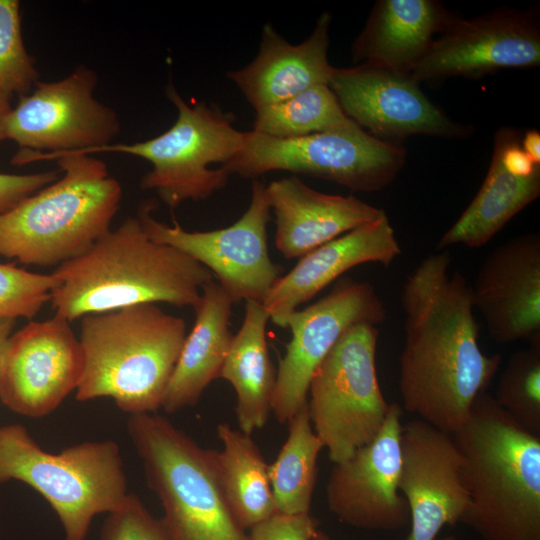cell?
Masks as SVG:
<instances>
[{
    "label": "cell",
    "mask_w": 540,
    "mask_h": 540,
    "mask_svg": "<svg viewBox=\"0 0 540 540\" xmlns=\"http://www.w3.org/2000/svg\"><path fill=\"white\" fill-rule=\"evenodd\" d=\"M451 262L447 251L432 253L403 284L399 392L405 410L452 435L486 392L502 357L482 352L471 286L458 270L449 274Z\"/></svg>",
    "instance_id": "1"
},
{
    "label": "cell",
    "mask_w": 540,
    "mask_h": 540,
    "mask_svg": "<svg viewBox=\"0 0 540 540\" xmlns=\"http://www.w3.org/2000/svg\"><path fill=\"white\" fill-rule=\"evenodd\" d=\"M52 273L54 314L69 322L144 303L194 307L202 287L214 279L184 252L153 240L138 217H128Z\"/></svg>",
    "instance_id": "2"
},
{
    "label": "cell",
    "mask_w": 540,
    "mask_h": 540,
    "mask_svg": "<svg viewBox=\"0 0 540 540\" xmlns=\"http://www.w3.org/2000/svg\"><path fill=\"white\" fill-rule=\"evenodd\" d=\"M452 437L468 496L460 523L481 540H540V435L483 392Z\"/></svg>",
    "instance_id": "3"
},
{
    "label": "cell",
    "mask_w": 540,
    "mask_h": 540,
    "mask_svg": "<svg viewBox=\"0 0 540 540\" xmlns=\"http://www.w3.org/2000/svg\"><path fill=\"white\" fill-rule=\"evenodd\" d=\"M186 335L183 318L153 303L83 316L77 400L107 397L129 415L155 412Z\"/></svg>",
    "instance_id": "4"
},
{
    "label": "cell",
    "mask_w": 540,
    "mask_h": 540,
    "mask_svg": "<svg viewBox=\"0 0 540 540\" xmlns=\"http://www.w3.org/2000/svg\"><path fill=\"white\" fill-rule=\"evenodd\" d=\"M56 159L60 178L0 214V256L58 267L110 230L122 187L105 162L85 154Z\"/></svg>",
    "instance_id": "5"
},
{
    "label": "cell",
    "mask_w": 540,
    "mask_h": 540,
    "mask_svg": "<svg viewBox=\"0 0 540 540\" xmlns=\"http://www.w3.org/2000/svg\"><path fill=\"white\" fill-rule=\"evenodd\" d=\"M11 480L46 500L65 540H85L94 517L116 511L128 495L115 441H86L50 453L20 424L0 426V483Z\"/></svg>",
    "instance_id": "6"
},
{
    "label": "cell",
    "mask_w": 540,
    "mask_h": 540,
    "mask_svg": "<svg viewBox=\"0 0 540 540\" xmlns=\"http://www.w3.org/2000/svg\"><path fill=\"white\" fill-rule=\"evenodd\" d=\"M127 432L173 540H247L224 496L217 451L200 447L152 413L129 415Z\"/></svg>",
    "instance_id": "7"
},
{
    "label": "cell",
    "mask_w": 540,
    "mask_h": 540,
    "mask_svg": "<svg viewBox=\"0 0 540 540\" xmlns=\"http://www.w3.org/2000/svg\"><path fill=\"white\" fill-rule=\"evenodd\" d=\"M165 92L178 112L170 129L152 139L110 144L95 153H126L149 161L152 169L140 187L154 191L173 209L185 201L205 200L227 185L229 175L221 167L209 166L230 161L243 146L244 132L234 127L233 113L213 103L189 105L172 83Z\"/></svg>",
    "instance_id": "8"
},
{
    "label": "cell",
    "mask_w": 540,
    "mask_h": 540,
    "mask_svg": "<svg viewBox=\"0 0 540 540\" xmlns=\"http://www.w3.org/2000/svg\"><path fill=\"white\" fill-rule=\"evenodd\" d=\"M377 325L348 328L314 372L308 390L313 429L333 464L350 458L381 430L390 404L381 391Z\"/></svg>",
    "instance_id": "9"
},
{
    "label": "cell",
    "mask_w": 540,
    "mask_h": 540,
    "mask_svg": "<svg viewBox=\"0 0 540 540\" xmlns=\"http://www.w3.org/2000/svg\"><path fill=\"white\" fill-rule=\"evenodd\" d=\"M407 152L400 143L381 140L361 127L273 138L244 132L241 150L222 169L229 175L259 179L272 171H288L338 183L354 191L375 192L393 182Z\"/></svg>",
    "instance_id": "10"
},
{
    "label": "cell",
    "mask_w": 540,
    "mask_h": 540,
    "mask_svg": "<svg viewBox=\"0 0 540 540\" xmlns=\"http://www.w3.org/2000/svg\"><path fill=\"white\" fill-rule=\"evenodd\" d=\"M97 75L85 65L54 82L38 81L20 96L5 124V139L22 149L12 163L23 165L68 154H93L120 131L117 113L94 97Z\"/></svg>",
    "instance_id": "11"
},
{
    "label": "cell",
    "mask_w": 540,
    "mask_h": 540,
    "mask_svg": "<svg viewBox=\"0 0 540 540\" xmlns=\"http://www.w3.org/2000/svg\"><path fill=\"white\" fill-rule=\"evenodd\" d=\"M265 186L259 179L252 180L247 210L226 228L187 231L176 221L168 225L153 218L151 202L141 204L137 217L153 240L179 249L206 267L234 303H262L284 272L268 251L270 207Z\"/></svg>",
    "instance_id": "12"
},
{
    "label": "cell",
    "mask_w": 540,
    "mask_h": 540,
    "mask_svg": "<svg viewBox=\"0 0 540 540\" xmlns=\"http://www.w3.org/2000/svg\"><path fill=\"white\" fill-rule=\"evenodd\" d=\"M387 310L368 282L339 279L332 290L308 307L289 315L291 339L276 372L271 411L286 424L307 403L311 378L317 367L351 326L378 325Z\"/></svg>",
    "instance_id": "13"
},
{
    "label": "cell",
    "mask_w": 540,
    "mask_h": 540,
    "mask_svg": "<svg viewBox=\"0 0 540 540\" xmlns=\"http://www.w3.org/2000/svg\"><path fill=\"white\" fill-rule=\"evenodd\" d=\"M540 65L539 10L501 8L472 19L455 18L412 71L418 82L477 79L502 69Z\"/></svg>",
    "instance_id": "14"
},
{
    "label": "cell",
    "mask_w": 540,
    "mask_h": 540,
    "mask_svg": "<svg viewBox=\"0 0 540 540\" xmlns=\"http://www.w3.org/2000/svg\"><path fill=\"white\" fill-rule=\"evenodd\" d=\"M84 361L70 322L54 314L12 333L0 352V401L31 418L53 412L76 391Z\"/></svg>",
    "instance_id": "15"
},
{
    "label": "cell",
    "mask_w": 540,
    "mask_h": 540,
    "mask_svg": "<svg viewBox=\"0 0 540 540\" xmlns=\"http://www.w3.org/2000/svg\"><path fill=\"white\" fill-rule=\"evenodd\" d=\"M328 86L346 115L368 133L400 143L411 135L465 138L469 125L449 118L421 90L411 73L358 64L335 68Z\"/></svg>",
    "instance_id": "16"
},
{
    "label": "cell",
    "mask_w": 540,
    "mask_h": 540,
    "mask_svg": "<svg viewBox=\"0 0 540 540\" xmlns=\"http://www.w3.org/2000/svg\"><path fill=\"white\" fill-rule=\"evenodd\" d=\"M402 407L393 402L379 433L347 460L334 464L326 485L330 511L343 523L365 530L408 525V504L398 489Z\"/></svg>",
    "instance_id": "17"
},
{
    "label": "cell",
    "mask_w": 540,
    "mask_h": 540,
    "mask_svg": "<svg viewBox=\"0 0 540 540\" xmlns=\"http://www.w3.org/2000/svg\"><path fill=\"white\" fill-rule=\"evenodd\" d=\"M400 447L398 489L410 513L407 540H436L467 508L462 454L451 434L421 419L402 424Z\"/></svg>",
    "instance_id": "18"
},
{
    "label": "cell",
    "mask_w": 540,
    "mask_h": 540,
    "mask_svg": "<svg viewBox=\"0 0 540 540\" xmlns=\"http://www.w3.org/2000/svg\"><path fill=\"white\" fill-rule=\"evenodd\" d=\"M471 290L495 342L540 339L539 233L516 236L492 250Z\"/></svg>",
    "instance_id": "19"
},
{
    "label": "cell",
    "mask_w": 540,
    "mask_h": 540,
    "mask_svg": "<svg viewBox=\"0 0 540 540\" xmlns=\"http://www.w3.org/2000/svg\"><path fill=\"white\" fill-rule=\"evenodd\" d=\"M539 196L540 164L524 152L514 128L501 127L495 132L492 159L480 189L441 236L437 249L482 247Z\"/></svg>",
    "instance_id": "20"
},
{
    "label": "cell",
    "mask_w": 540,
    "mask_h": 540,
    "mask_svg": "<svg viewBox=\"0 0 540 540\" xmlns=\"http://www.w3.org/2000/svg\"><path fill=\"white\" fill-rule=\"evenodd\" d=\"M401 253L395 230L384 212L299 258L276 281L262 304L273 323L284 328L291 313L348 270L370 262L389 266Z\"/></svg>",
    "instance_id": "21"
},
{
    "label": "cell",
    "mask_w": 540,
    "mask_h": 540,
    "mask_svg": "<svg viewBox=\"0 0 540 540\" xmlns=\"http://www.w3.org/2000/svg\"><path fill=\"white\" fill-rule=\"evenodd\" d=\"M265 198L275 216V246L287 259L301 258L385 212L352 195L316 191L295 175L265 186Z\"/></svg>",
    "instance_id": "22"
},
{
    "label": "cell",
    "mask_w": 540,
    "mask_h": 540,
    "mask_svg": "<svg viewBox=\"0 0 540 540\" xmlns=\"http://www.w3.org/2000/svg\"><path fill=\"white\" fill-rule=\"evenodd\" d=\"M331 15L323 12L311 35L291 44L268 23L259 51L245 67L227 72L255 111L289 99L313 86L327 84L334 67L328 59Z\"/></svg>",
    "instance_id": "23"
},
{
    "label": "cell",
    "mask_w": 540,
    "mask_h": 540,
    "mask_svg": "<svg viewBox=\"0 0 540 540\" xmlns=\"http://www.w3.org/2000/svg\"><path fill=\"white\" fill-rule=\"evenodd\" d=\"M456 17L435 0H379L351 47L355 63L412 73Z\"/></svg>",
    "instance_id": "24"
},
{
    "label": "cell",
    "mask_w": 540,
    "mask_h": 540,
    "mask_svg": "<svg viewBox=\"0 0 540 540\" xmlns=\"http://www.w3.org/2000/svg\"><path fill=\"white\" fill-rule=\"evenodd\" d=\"M225 289L214 279L202 287L193 307L195 322L186 335L168 382L161 407L168 413L194 406L206 387L219 378L233 334L232 305Z\"/></svg>",
    "instance_id": "25"
},
{
    "label": "cell",
    "mask_w": 540,
    "mask_h": 540,
    "mask_svg": "<svg viewBox=\"0 0 540 540\" xmlns=\"http://www.w3.org/2000/svg\"><path fill=\"white\" fill-rule=\"evenodd\" d=\"M269 320L262 303L246 302L242 325L233 335L219 375L234 388L239 430L248 435L265 425L271 411L276 372L266 341Z\"/></svg>",
    "instance_id": "26"
},
{
    "label": "cell",
    "mask_w": 540,
    "mask_h": 540,
    "mask_svg": "<svg viewBox=\"0 0 540 540\" xmlns=\"http://www.w3.org/2000/svg\"><path fill=\"white\" fill-rule=\"evenodd\" d=\"M217 434L223 450L217 452L221 486L228 506L243 530L276 512L268 464L251 435L220 423Z\"/></svg>",
    "instance_id": "27"
},
{
    "label": "cell",
    "mask_w": 540,
    "mask_h": 540,
    "mask_svg": "<svg viewBox=\"0 0 540 540\" xmlns=\"http://www.w3.org/2000/svg\"><path fill=\"white\" fill-rule=\"evenodd\" d=\"M287 424V440L275 461L268 465L276 512L308 513L317 479V461L324 445L313 429L308 403Z\"/></svg>",
    "instance_id": "28"
},
{
    "label": "cell",
    "mask_w": 540,
    "mask_h": 540,
    "mask_svg": "<svg viewBox=\"0 0 540 540\" xmlns=\"http://www.w3.org/2000/svg\"><path fill=\"white\" fill-rule=\"evenodd\" d=\"M256 112L253 131L273 138H299L359 128L327 84L313 86Z\"/></svg>",
    "instance_id": "29"
},
{
    "label": "cell",
    "mask_w": 540,
    "mask_h": 540,
    "mask_svg": "<svg viewBox=\"0 0 540 540\" xmlns=\"http://www.w3.org/2000/svg\"><path fill=\"white\" fill-rule=\"evenodd\" d=\"M529 343L510 356L493 398L518 424L540 435V339Z\"/></svg>",
    "instance_id": "30"
},
{
    "label": "cell",
    "mask_w": 540,
    "mask_h": 540,
    "mask_svg": "<svg viewBox=\"0 0 540 540\" xmlns=\"http://www.w3.org/2000/svg\"><path fill=\"white\" fill-rule=\"evenodd\" d=\"M38 81L35 59L23 42L19 2L0 0V91L24 96Z\"/></svg>",
    "instance_id": "31"
},
{
    "label": "cell",
    "mask_w": 540,
    "mask_h": 540,
    "mask_svg": "<svg viewBox=\"0 0 540 540\" xmlns=\"http://www.w3.org/2000/svg\"><path fill=\"white\" fill-rule=\"evenodd\" d=\"M56 284L53 273H34L14 263H0V318H33L50 301Z\"/></svg>",
    "instance_id": "32"
},
{
    "label": "cell",
    "mask_w": 540,
    "mask_h": 540,
    "mask_svg": "<svg viewBox=\"0 0 540 540\" xmlns=\"http://www.w3.org/2000/svg\"><path fill=\"white\" fill-rule=\"evenodd\" d=\"M99 540H173L161 519L155 518L135 495L106 517Z\"/></svg>",
    "instance_id": "33"
},
{
    "label": "cell",
    "mask_w": 540,
    "mask_h": 540,
    "mask_svg": "<svg viewBox=\"0 0 540 540\" xmlns=\"http://www.w3.org/2000/svg\"><path fill=\"white\" fill-rule=\"evenodd\" d=\"M320 521L308 513L272 516L250 528L247 540H311L320 529Z\"/></svg>",
    "instance_id": "34"
},
{
    "label": "cell",
    "mask_w": 540,
    "mask_h": 540,
    "mask_svg": "<svg viewBox=\"0 0 540 540\" xmlns=\"http://www.w3.org/2000/svg\"><path fill=\"white\" fill-rule=\"evenodd\" d=\"M57 171L16 175L0 172V214L14 208L21 201L55 182Z\"/></svg>",
    "instance_id": "35"
},
{
    "label": "cell",
    "mask_w": 540,
    "mask_h": 540,
    "mask_svg": "<svg viewBox=\"0 0 540 540\" xmlns=\"http://www.w3.org/2000/svg\"><path fill=\"white\" fill-rule=\"evenodd\" d=\"M521 147L534 162L540 164V134L537 130H528L523 134Z\"/></svg>",
    "instance_id": "36"
},
{
    "label": "cell",
    "mask_w": 540,
    "mask_h": 540,
    "mask_svg": "<svg viewBox=\"0 0 540 540\" xmlns=\"http://www.w3.org/2000/svg\"><path fill=\"white\" fill-rule=\"evenodd\" d=\"M11 109L10 96L0 91V141L5 140V124Z\"/></svg>",
    "instance_id": "37"
},
{
    "label": "cell",
    "mask_w": 540,
    "mask_h": 540,
    "mask_svg": "<svg viewBox=\"0 0 540 540\" xmlns=\"http://www.w3.org/2000/svg\"><path fill=\"white\" fill-rule=\"evenodd\" d=\"M16 319L0 318V352L8 337L12 334Z\"/></svg>",
    "instance_id": "38"
},
{
    "label": "cell",
    "mask_w": 540,
    "mask_h": 540,
    "mask_svg": "<svg viewBox=\"0 0 540 540\" xmlns=\"http://www.w3.org/2000/svg\"><path fill=\"white\" fill-rule=\"evenodd\" d=\"M311 540H334L328 534L319 529Z\"/></svg>",
    "instance_id": "39"
},
{
    "label": "cell",
    "mask_w": 540,
    "mask_h": 540,
    "mask_svg": "<svg viewBox=\"0 0 540 540\" xmlns=\"http://www.w3.org/2000/svg\"><path fill=\"white\" fill-rule=\"evenodd\" d=\"M436 540H460V539L452 535V536H446L443 538H437Z\"/></svg>",
    "instance_id": "40"
}]
</instances>
